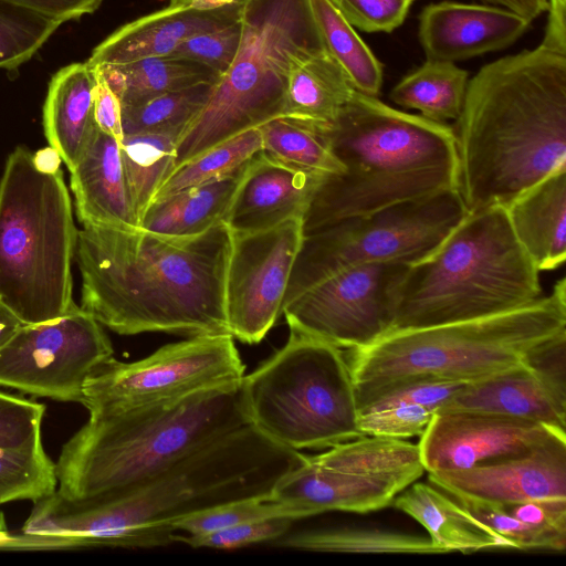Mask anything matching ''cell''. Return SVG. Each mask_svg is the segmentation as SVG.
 <instances>
[{
	"instance_id": "obj_1",
	"label": "cell",
	"mask_w": 566,
	"mask_h": 566,
	"mask_svg": "<svg viewBox=\"0 0 566 566\" xmlns=\"http://www.w3.org/2000/svg\"><path fill=\"white\" fill-rule=\"evenodd\" d=\"M305 454L252 424L214 441L140 486L112 499L36 502L18 534L21 548L156 547L174 543V523L231 500L268 494Z\"/></svg>"
},
{
	"instance_id": "obj_2",
	"label": "cell",
	"mask_w": 566,
	"mask_h": 566,
	"mask_svg": "<svg viewBox=\"0 0 566 566\" xmlns=\"http://www.w3.org/2000/svg\"><path fill=\"white\" fill-rule=\"evenodd\" d=\"M224 221L189 237L86 224L77 232L81 307L120 335L229 334Z\"/></svg>"
},
{
	"instance_id": "obj_3",
	"label": "cell",
	"mask_w": 566,
	"mask_h": 566,
	"mask_svg": "<svg viewBox=\"0 0 566 566\" xmlns=\"http://www.w3.org/2000/svg\"><path fill=\"white\" fill-rule=\"evenodd\" d=\"M455 122L468 212L506 206L566 166V54L539 44L484 65Z\"/></svg>"
},
{
	"instance_id": "obj_4",
	"label": "cell",
	"mask_w": 566,
	"mask_h": 566,
	"mask_svg": "<svg viewBox=\"0 0 566 566\" xmlns=\"http://www.w3.org/2000/svg\"><path fill=\"white\" fill-rule=\"evenodd\" d=\"M345 170L324 178L304 216V234L402 202L459 191L454 130L354 92L322 124Z\"/></svg>"
},
{
	"instance_id": "obj_5",
	"label": "cell",
	"mask_w": 566,
	"mask_h": 566,
	"mask_svg": "<svg viewBox=\"0 0 566 566\" xmlns=\"http://www.w3.org/2000/svg\"><path fill=\"white\" fill-rule=\"evenodd\" d=\"M241 381L168 403L90 416L61 449L56 491L71 500L120 496L250 424Z\"/></svg>"
},
{
	"instance_id": "obj_6",
	"label": "cell",
	"mask_w": 566,
	"mask_h": 566,
	"mask_svg": "<svg viewBox=\"0 0 566 566\" xmlns=\"http://www.w3.org/2000/svg\"><path fill=\"white\" fill-rule=\"evenodd\" d=\"M566 329V280L524 306L481 318L394 329L354 349L358 409L399 385L437 379L471 382L509 368Z\"/></svg>"
},
{
	"instance_id": "obj_7",
	"label": "cell",
	"mask_w": 566,
	"mask_h": 566,
	"mask_svg": "<svg viewBox=\"0 0 566 566\" xmlns=\"http://www.w3.org/2000/svg\"><path fill=\"white\" fill-rule=\"evenodd\" d=\"M542 296L539 271L517 241L504 206L472 212L399 285L392 329L481 318Z\"/></svg>"
},
{
	"instance_id": "obj_8",
	"label": "cell",
	"mask_w": 566,
	"mask_h": 566,
	"mask_svg": "<svg viewBox=\"0 0 566 566\" xmlns=\"http://www.w3.org/2000/svg\"><path fill=\"white\" fill-rule=\"evenodd\" d=\"M77 230L61 169L45 171L18 146L0 179V301L23 324L56 319L76 304Z\"/></svg>"
},
{
	"instance_id": "obj_9",
	"label": "cell",
	"mask_w": 566,
	"mask_h": 566,
	"mask_svg": "<svg viewBox=\"0 0 566 566\" xmlns=\"http://www.w3.org/2000/svg\"><path fill=\"white\" fill-rule=\"evenodd\" d=\"M241 24L238 53L206 107L180 136L175 168L283 116L292 63L327 52L310 0H245Z\"/></svg>"
},
{
	"instance_id": "obj_10",
	"label": "cell",
	"mask_w": 566,
	"mask_h": 566,
	"mask_svg": "<svg viewBox=\"0 0 566 566\" xmlns=\"http://www.w3.org/2000/svg\"><path fill=\"white\" fill-rule=\"evenodd\" d=\"M241 390L250 424L282 447L323 449L364 436L350 365L325 340L290 329Z\"/></svg>"
},
{
	"instance_id": "obj_11",
	"label": "cell",
	"mask_w": 566,
	"mask_h": 566,
	"mask_svg": "<svg viewBox=\"0 0 566 566\" xmlns=\"http://www.w3.org/2000/svg\"><path fill=\"white\" fill-rule=\"evenodd\" d=\"M467 214L460 192L447 191L350 217L304 234L283 304L350 266L413 264L431 254Z\"/></svg>"
},
{
	"instance_id": "obj_12",
	"label": "cell",
	"mask_w": 566,
	"mask_h": 566,
	"mask_svg": "<svg viewBox=\"0 0 566 566\" xmlns=\"http://www.w3.org/2000/svg\"><path fill=\"white\" fill-rule=\"evenodd\" d=\"M424 472L418 444L366 434L305 455L270 496L303 517L329 511L367 513L390 505Z\"/></svg>"
},
{
	"instance_id": "obj_13",
	"label": "cell",
	"mask_w": 566,
	"mask_h": 566,
	"mask_svg": "<svg viewBox=\"0 0 566 566\" xmlns=\"http://www.w3.org/2000/svg\"><path fill=\"white\" fill-rule=\"evenodd\" d=\"M244 369L230 334L192 336L133 363L103 361L87 377L81 403L90 416L147 408L238 384Z\"/></svg>"
},
{
	"instance_id": "obj_14",
	"label": "cell",
	"mask_w": 566,
	"mask_h": 566,
	"mask_svg": "<svg viewBox=\"0 0 566 566\" xmlns=\"http://www.w3.org/2000/svg\"><path fill=\"white\" fill-rule=\"evenodd\" d=\"M409 265L347 268L283 304L282 314L292 331L340 348H363L392 329L398 289Z\"/></svg>"
},
{
	"instance_id": "obj_15",
	"label": "cell",
	"mask_w": 566,
	"mask_h": 566,
	"mask_svg": "<svg viewBox=\"0 0 566 566\" xmlns=\"http://www.w3.org/2000/svg\"><path fill=\"white\" fill-rule=\"evenodd\" d=\"M113 353L102 324L76 305L56 319L19 328L0 348V386L81 402L87 377Z\"/></svg>"
},
{
	"instance_id": "obj_16",
	"label": "cell",
	"mask_w": 566,
	"mask_h": 566,
	"mask_svg": "<svg viewBox=\"0 0 566 566\" xmlns=\"http://www.w3.org/2000/svg\"><path fill=\"white\" fill-rule=\"evenodd\" d=\"M303 239L302 218L265 230L232 233L224 302L228 329L233 338L256 344L272 328L282 314Z\"/></svg>"
},
{
	"instance_id": "obj_17",
	"label": "cell",
	"mask_w": 566,
	"mask_h": 566,
	"mask_svg": "<svg viewBox=\"0 0 566 566\" xmlns=\"http://www.w3.org/2000/svg\"><path fill=\"white\" fill-rule=\"evenodd\" d=\"M566 441V430L481 411L436 412L418 443L427 472L469 469Z\"/></svg>"
},
{
	"instance_id": "obj_18",
	"label": "cell",
	"mask_w": 566,
	"mask_h": 566,
	"mask_svg": "<svg viewBox=\"0 0 566 566\" xmlns=\"http://www.w3.org/2000/svg\"><path fill=\"white\" fill-rule=\"evenodd\" d=\"M428 480L449 495L501 505L566 497V441L469 469L428 472Z\"/></svg>"
},
{
	"instance_id": "obj_19",
	"label": "cell",
	"mask_w": 566,
	"mask_h": 566,
	"mask_svg": "<svg viewBox=\"0 0 566 566\" xmlns=\"http://www.w3.org/2000/svg\"><path fill=\"white\" fill-rule=\"evenodd\" d=\"M530 24L502 7L441 1L422 9L418 35L426 60L454 63L510 46Z\"/></svg>"
},
{
	"instance_id": "obj_20",
	"label": "cell",
	"mask_w": 566,
	"mask_h": 566,
	"mask_svg": "<svg viewBox=\"0 0 566 566\" xmlns=\"http://www.w3.org/2000/svg\"><path fill=\"white\" fill-rule=\"evenodd\" d=\"M266 156L262 150L249 163L224 222L232 233H247L302 218L324 180Z\"/></svg>"
},
{
	"instance_id": "obj_21",
	"label": "cell",
	"mask_w": 566,
	"mask_h": 566,
	"mask_svg": "<svg viewBox=\"0 0 566 566\" xmlns=\"http://www.w3.org/2000/svg\"><path fill=\"white\" fill-rule=\"evenodd\" d=\"M242 6L198 9L170 4L118 28L93 50L87 63L123 64L171 55L193 34L239 20Z\"/></svg>"
},
{
	"instance_id": "obj_22",
	"label": "cell",
	"mask_w": 566,
	"mask_h": 566,
	"mask_svg": "<svg viewBox=\"0 0 566 566\" xmlns=\"http://www.w3.org/2000/svg\"><path fill=\"white\" fill-rule=\"evenodd\" d=\"M71 172L77 219L83 226L139 228L123 168L119 140L97 126Z\"/></svg>"
},
{
	"instance_id": "obj_23",
	"label": "cell",
	"mask_w": 566,
	"mask_h": 566,
	"mask_svg": "<svg viewBox=\"0 0 566 566\" xmlns=\"http://www.w3.org/2000/svg\"><path fill=\"white\" fill-rule=\"evenodd\" d=\"M497 413L564 429L566 398L558 396L524 360L468 382L439 411Z\"/></svg>"
},
{
	"instance_id": "obj_24",
	"label": "cell",
	"mask_w": 566,
	"mask_h": 566,
	"mask_svg": "<svg viewBox=\"0 0 566 566\" xmlns=\"http://www.w3.org/2000/svg\"><path fill=\"white\" fill-rule=\"evenodd\" d=\"M504 207L517 241L537 270L559 268L566 259V166Z\"/></svg>"
},
{
	"instance_id": "obj_25",
	"label": "cell",
	"mask_w": 566,
	"mask_h": 566,
	"mask_svg": "<svg viewBox=\"0 0 566 566\" xmlns=\"http://www.w3.org/2000/svg\"><path fill=\"white\" fill-rule=\"evenodd\" d=\"M96 72L87 61L61 69L51 80L43 106L46 140L72 171L96 128Z\"/></svg>"
},
{
	"instance_id": "obj_26",
	"label": "cell",
	"mask_w": 566,
	"mask_h": 566,
	"mask_svg": "<svg viewBox=\"0 0 566 566\" xmlns=\"http://www.w3.org/2000/svg\"><path fill=\"white\" fill-rule=\"evenodd\" d=\"M391 504L424 527L428 537L442 553L512 549L507 541L431 483L413 482Z\"/></svg>"
},
{
	"instance_id": "obj_27",
	"label": "cell",
	"mask_w": 566,
	"mask_h": 566,
	"mask_svg": "<svg viewBox=\"0 0 566 566\" xmlns=\"http://www.w3.org/2000/svg\"><path fill=\"white\" fill-rule=\"evenodd\" d=\"M249 163L227 177L154 200L139 228L170 237H189L224 221Z\"/></svg>"
},
{
	"instance_id": "obj_28",
	"label": "cell",
	"mask_w": 566,
	"mask_h": 566,
	"mask_svg": "<svg viewBox=\"0 0 566 566\" xmlns=\"http://www.w3.org/2000/svg\"><path fill=\"white\" fill-rule=\"evenodd\" d=\"M355 91L328 52L300 57L290 69L283 116L331 123Z\"/></svg>"
},
{
	"instance_id": "obj_29",
	"label": "cell",
	"mask_w": 566,
	"mask_h": 566,
	"mask_svg": "<svg viewBox=\"0 0 566 566\" xmlns=\"http://www.w3.org/2000/svg\"><path fill=\"white\" fill-rule=\"evenodd\" d=\"M93 67L101 71L122 106L137 105L168 92L219 80L205 65L172 55Z\"/></svg>"
},
{
	"instance_id": "obj_30",
	"label": "cell",
	"mask_w": 566,
	"mask_h": 566,
	"mask_svg": "<svg viewBox=\"0 0 566 566\" xmlns=\"http://www.w3.org/2000/svg\"><path fill=\"white\" fill-rule=\"evenodd\" d=\"M468 83V71L453 62L426 60L391 88L389 97L403 108L418 111L427 119L446 123L459 117Z\"/></svg>"
},
{
	"instance_id": "obj_31",
	"label": "cell",
	"mask_w": 566,
	"mask_h": 566,
	"mask_svg": "<svg viewBox=\"0 0 566 566\" xmlns=\"http://www.w3.org/2000/svg\"><path fill=\"white\" fill-rule=\"evenodd\" d=\"M259 129L262 151L279 163L324 177L345 170L332 150L322 123L279 116Z\"/></svg>"
},
{
	"instance_id": "obj_32",
	"label": "cell",
	"mask_w": 566,
	"mask_h": 566,
	"mask_svg": "<svg viewBox=\"0 0 566 566\" xmlns=\"http://www.w3.org/2000/svg\"><path fill=\"white\" fill-rule=\"evenodd\" d=\"M178 133L125 134L120 155L134 212L142 218L176 164Z\"/></svg>"
},
{
	"instance_id": "obj_33",
	"label": "cell",
	"mask_w": 566,
	"mask_h": 566,
	"mask_svg": "<svg viewBox=\"0 0 566 566\" xmlns=\"http://www.w3.org/2000/svg\"><path fill=\"white\" fill-rule=\"evenodd\" d=\"M310 4L327 52L353 87L378 97L384 71L373 51L329 0H310Z\"/></svg>"
},
{
	"instance_id": "obj_34",
	"label": "cell",
	"mask_w": 566,
	"mask_h": 566,
	"mask_svg": "<svg viewBox=\"0 0 566 566\" xmlns=\"http://www.w3.org/2000/svg\"><path fill=\"white\" fill-rule=\"evenodd\" d=\"M275 545L303 551L373 554H443L429 537L381 530L339 528L287 533Z\"/></svg>"
},
{
	"instance_id": "obj_35",
	"label": "cell",
	"mask_w": 566,
	"mask_h": 566,
	"mask_svg": "<svg viewBox=\"0 0 566 566\" xmlns=\"http://www.w3.org/2000/svg\"><path fill=\"white\" fill-rule=\"evenodd\" d=\"M262 150L259 127L243 132L177 166L155 199L234 174Z\"/></svg>"
},
{
	"instance_id": "obj_36",
	"label": "cell",
	"mask_w": 566,
	"mask_h": 566,
	"mask_svg": "<svg viewBox=\"0 0 566 566\" xmlns=\"http://www.w3.org/2000/svg\"><path fill=\"white\" fill-rule=\"evenodd\" d=\"M216 83H201L155 96L137 105L122 106L124 135L178 133L181 136L206 107Z\"/></svg>"
},
{
	"instance_id": "obj_37",
	"label": "cell",
	"mask_w": 566,
	"mask_h": 566,
	"mask_svg": "<svg viewBox=\"0 0 566 566\" xmlns=\"http://www.w3.org/2000/svg\"><path fill=\"white\" fill-rule=\"evenodd\" d=\"M55 463L43 446L0 449V505L15 501L36 502L56 491Z\"/></svg>"
},
{
	"instance_id": "obj_38",
	"label": "cell",
	"mask_w": 566,
	"mask_h": 566,
	"mask_svg": "<svg viewBox=\"0 0 566 566\" xmlns=\"http://www.w3.org/2000/svg\"><path fill=\"white\" fill-rule=\"evenodd\" d=\"M62 22L19 4L0 0V69L27 62Z\"/></svg>"
},
{
	"instance_id": "obj_39",
	"label": "cell",
	"mask_w": 566,
	"mask_h": 566,
	"mask_svg": "<svg viewBox=\"0 0 566 566\" xmlns=\"http://www.w3.org/2000/svg\"><path fill=\"white\" fill-rule=\"evenodd\" d=\"M270 493L231 500L202 509L176 521L174 528L185 534H202L274 516H291L295 520L303 517L295 509L271 499Z\"/></svg>"
},
{
	"instance_id": "obj_40",
	"label": "cell",
	"mask_w": 566,
	"mask_h": 566,
	"mask_svg": "<svg viewBox=\"0 0 566 566\" xmlns=\"http://www.w3.org/2000/svg\"><path fill=\"white\" fill-rule=\"evenodd\" d=\"M450 496L472 516L507 541L512 549H546L554 552L565 549L546 533L514 517L501 504L464 495Z\"/></svg>"
},
{
	"instance_id": "obj_41",
	"label": "cell",
	"mask_w": 566,
	"mask_h": 566,
	"mask_svg": "<svg viewBox=\"0 0 566 566\" xmlns=\"http://www.w3.org/2000/svg\"><path fill=\"white\" fill-rule=\"evenodd\" d=\"M296 521L291 516H274L254 520L238 525L202 534H185L176 532L172 541L181 542L191 547L218 549L240 548L251 544L276 541L285 535Z\"/></svg>"
},
{
	"instance_id": "obj_42",
	"label": "cell",
	"mask_w": 566,
	"mask_h": 566,
	"mask_svg": "<svg viewBox=\"0 0 566 566\" xmlns=\"http://www.w3.org/2000/svg\"><path fill=\"white\" fill-rule=\"evenodd\" d=\"M433 416L431 409L415 403L367 406L358 411V424L364 436L407 439L420 437Z\"/></svg>"
},
{
	"instance_id": "obj_43",
	"label": "cell",
	"mask_w": 566,
	"mask_h": 566,
	"mask_svg": "<svg viewBox=\"0 0 566 566\" xmlns=\"http://www.w3.org/2000/svg\"><path fill=\"white\" fill-rule=\"evenodd\" d=\"M242 36L241 17L230 24L199 32L185 40L172 56L205 65L222 76L231 66Z\"/></svg>"
},
{
	"instance_id": "obj_44",
	"label": "cell",
	"mask_w": 566,
	"mask_h": 566,
	"mask_svg": "<svg viewBox=\"0 0 566 566\" xmlns=\"http://www.w3.org/2000/svg\"><path fill=\"white\" fill-rule=\"evenodd\" d=\"M45 406L0 391V449H25L42 444L41 423Z\"/></svg>"
},
{
	"instance_id": "obj_45",
	"label": "cell",
	"mask_w": 566,
	"mask_h": 566,
	"mask_svg": "<svg viewBox=\"0 0 566 566\" xmlns=\"http://www.w3.org/2000/svg\"><path fill=\"white\" fill-rule=\"evenodd\" d=\"M339 13L364 32H392L406 20L415 0H329Z\"/></svg>"
},
{
	"instance_id": "obj_46",
	"label": "cell",
	"mask_w": 566,
	"mask_h": 566,
	"mask_svg": "<svg viewBox=\"0 0 566 566\" xmlns=\"http://www.w3.org/2000/svg\"><path fill=\"white\" fill-rule=\"evenodd\" d=\"M467 384L437 379L410 381L387 390L364 407L415 403L424 406L436 413Z\"/></svg>"
},
{
	"instance_id": "obj_47",
	"label": "cell",
	"mask_w": 566,
	"mask_h": 566,
	"mask_svg": "<svg viewBox=\"0 0 566 566\" xmlns=\"http://www.w3.org/2000/svg\"><path fill=\"white\" fill-rule=\"evenodd\" d=\"M503 506L514 517L541 530L566 548V497L534 499Z\"/></svg>"
},
{
	"instance_id": "obj_48",
	"label": "cell",
	"mask_w": 566,
	"mask_h": 566,
	"mask_svg": "<svg viewBox=\"0 0 566 566\" xmlns=\"http://www.w3.org/2000/svg\"><path fill=\"white\" fill-rule=\"evenodd\" d=\"M96 85L94 93V119L104 133L120 142L124 136L122 125V103L109 87L101 71L96 67Z\"/></svg>"
},
{
	"instance_id": "obj_49",
	"label": "cell",
	"mask_w": 566,
	"mask_h": 566,
	"mask_svg": "<svg viewBox=\"0 0 566 566\" xmlns=\"http://www.w3.org/2000/svg\"><path fill=\"white\" fill-rule=\"evenodd\" d=\"M40 12L60 22L80 19L96 11L103 0H6Z\"/></svg>"
},
{
	"instance_id": "obj_50",
	"label": "cell",
	"mask_w": 566,
	"mask_h": 566,
	"mask_svg": "<svg viewBox=\"0 0 566 566\" xmlns=\"http://www.w3.org/2000/svg\"><path fill=\"white\" fill-rule=\"evenodd\" d=\"M548 19L542 45L566 54V0H548Z\"/></svg>"
},
{
	"instance_id": "obj_51",
	"label": "cell",
	"mask_w": 566,
	"mask_h": 566,
	"mask_svg": "<svg viewBox=\"0 0 566 566\" xmlns=\"http://www.w3.org/2000/svg\"><path fill=\"white\" fill-rule=\"evenodd\" d=\"M514 11L530 22L547 10L548 0H480Z\"/></svg>"
},
{
	"instance_id": "obj_52",
	"label": "cell",
	"mask_w": 566,
	"mask_h": 566,
	"mask_svg": "<svg viewBox=\"0 0 566 566\" xmlns=\"http://www.w3.org/2000/svg\"><path fill=\"white\" fill-rule=\"evenodd\" d=\"M23 323L0 301V348L19 331Z\"/></svg>"
},
{
	"instance_id": "obj_53",
	"label": "cell",
	"mask_w": 566,
	"mask_h": 566,
	"mask_svg": "<svg viewBox=\"0 0 566 566\" xmlns=\"http://www.w3.org/2000/svg\"><path fill=\"white\" fill-rule=\"evenodd\" d=\"M35 165L45 171H56L60 169L62 161L60 155L52 148L48 147L33 154Z\"/></svg>"
},
{
	"instance_id": "obj_54",
	"label": "cell",
	"mask_w": 566,
	"mask_h": 566,
	"mask_svg": "<svg viewBox=\"0 0 566 566\" xmlns=\"http://www.w3.org/2000/svg\"><path fill=\"white\" fill-rule=\"evenodd\" d=\"M245 0H170L171 6L213 9L233 4H243Z\"/></svg>"
},
{
	"instance_id": "obj_55",
	"label": "cell",
	"mask_w": 566,
	"mask_h": 566,
	"mask_svg": "<svg viewBox=\"0 0 566 566\" xmlns=\"http://www.w3.org/2000/svg\"><path fill=\"white\" fill-rule=\"evenodd\" d=\"M13 535L7 528L4 516L0 512V548H12Z\"/></svg>"
}]
</instances>
